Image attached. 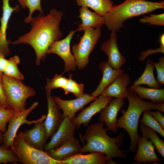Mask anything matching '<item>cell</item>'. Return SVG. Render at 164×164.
Instances as JSON below:
<instances>
[{"instance_id":"1","label":"cell","mask_w":164,"mask_h":164,"mask_svg":"<svg viewBox=\"0 0 164 164\" xmlns=\"http://www.w3.org/2000/svg\"><path fill=\"white\" fill-rule=\"evenodd\" d=\"M63 15L62 11L53 8L46 15L39 14L32 18L30 22L31 27L30 31L19 36L12 44H26L31 46L36 55V64L39 65L41 61L45 60L50 45L63 36L59 27Z\"/></svg>"},{"instance_id":"2","label":"cell","mask_w":164,"mask_h":164,"mask_svg":"<svg viewBox=\"0 0 164 164\" xmlns=\"http://www.w3.org/2000/svg\"><path fill=\"white\" fill-rule=\"evenodd\" d=\"M107 128H104L103 123L99 122L90 125L87 127L85 134L80 137L83 144L80 153L98 152L104 153L108 159L114 158H126L125 154L127 150L119 148L123 142L124 133L121 132L115 138H112L106 133Z\"/></svg>"},{"instance_id":"3","label":"cell","mask_w":164,"mask_h":164,"mask_svg":"<svg viewBox=\"0 0 164 164\" xmlns=\"http://www.w3.org/2000/svg\"><path fill=\"white\" fill-rule=\"evenodd\" d=\"M127 98L128 101V109L126 111L123 109L120 110L122 115L117 119L116 125L127 132L130 138L131 144L127 151L135 153L137 150L138 139L140 136L138 129V121L142 113L144 110L156 109L164 112V104L143 101L134 92L129 89Z\"/></svg>"},{"instance_id":"4","label":"cell","mask_w":164,"mask_h":164,"mask_svg":"<svg viewBox=\"0 0 164 164\" xmlns=\"http://www.w3.org/2000/svg\"><path fill=\"white\" fill-rule=\"evenodd\" d=\"M164 8V1L152 2L145 0H125L121 4L113 5L103 16L104 24L109 31L118 32L124 28L123 23L132 17Z\"/></svg>"},{"instance_id":"5","label":"cell","mask_w":164,"mask_h":164,"mask_svg":"<svg viewBox=\"0 0 164 164\" xmlns=\"http://www.w3.org/2000/svg\"><path fill=\"white\" fill-rule=\"evenodd\" d=\"M2 79L8 105L15 113L25 109L27 99L35 96V90L24 84L21 80L3 74Z\"/></svg>"},{"instance_id":"6","label":"cell","mask_w":164,"mask_h":164,"mask_svg":"<svg viewBox=\"0 0 164 164\" xmlns=\"http://www.w3.org/2000/svg\"><path fill=\"white\" fill-rule=\"evenodd\" d=\"M10 149L24 164H61L50 157L43 150L35 148L26 142L19 134L15 137Z\"/></svg>"},{"instance_id":"7","label":"cell","mask_w":164,"mask_h":164,"mask_svg":"<svg viewBox=\"0 0 164 164\" xmlns=\"http://www.w3.org/2000/svg\"><path fill=\"white\" fill-rule=\"evenodd\" d=\"M79 43L74 45L72 51L75 58L77 67L79 70L84 69L89 61V56L101 36V29L90 27L84 30Z\"/></svg>"},{"instance_id":"8","label":"cell","mask_w":164,"mask_h":164,"mask_svg":"<svg viewBox=\"0 0 164 164\" xmlns=\"http://www.w3.org/2000/svg\"><path fill=\"white\" fill-rule=\"evenodd\" d=\"M38 104V101L34 102L29 108L15 113L9 119L7 128L3 134V138L1 146L6 149L10 148L12 144L18 129L22 125L26 124L30 125L32 124L43 121L45 119L46 115L43 114L40 118L36 120L29 121L27 120V116Z\"/></svg>"},{"instance_id":"9","label":"cell","mask_w":164,"mask_h":164,"mask_svg":"<svg viewBox=\"0 0 164 164\" xmlns=\"http://www.w3.org/2000/svg\"><path fill=\"white\" fill-rule=\"evenodd\" d=\"M76 31V30H72L64 39L53 42L47 52V55L54 53L63 60L65 63L64 73L75 70L77 67L75 57L70 50V41Z\"/></svg>"},{"instance_id":"10","label":"cell","mask_w":164,"mask_h":164,"mask_svg":"<svg viewBox=\"0 0 164 164\" xmlns=\"http://www.w3.org/2000/svg\"><path fill=\"white\" fill-rule=\"evenodd\" d=\"M76 128L71 119L67 117H64L58 129L51 137L50 141L45 144L43 150L47 152L54 150L73 138Z\"/></svg>"},{"instance_id":"11","label":"cell","mask_w":164,"mask_h":164,"mask_svg":"<svg viewBox=\"0 0 164 164\" xmlns=\"http://www.w3.org/2000/svg\"><path fill=\"white\" fill-rule=\"evenodd\" d=\"M48 112L44 125L46 130L47 140L56 132L64 117L60 109L51 95V92H46Z\"/></svg>"},{"instance_id":"12","label":"cell","mask_w":164,"mask_h":164,"mask_svg":"<svg viewBox=\"0 0 164 164\" xmlns=\"http://www.w3.org/2000/svg\"><path fill=\"white\" fill-rule=\"evenodd\" d=\"M52 97L60 108L63 111V117H67L71 119L75 117L77 111L97 98L87 93H84L79 98L69 100L62 99L60 97L55 95Z\"/></svg>"},{"instance_id":"13","label":"cell","mask_w":164,"mask_h":164,"mask_svg":"<svg viewBox=\"0 0 164 164\" xmlns=\"http://www.w3.org/2000/svg\"><path fill=\"white\" fill-rule=\"evenodd\" d=\"M3 10L2 17L0 19L1 26L0 28V54L5 57L10 54L11 50L9 45L11 43V40L6 39V30L8 24L10 17L14 12H19L20 6L16 5L14 7L10 6L9 0H2Z\"/></svg>"},{"instance_id":"14","label":"cell","mask_w":164,"mask_h":164,"mask_svg":"<svg viewBox=\"0 0 164 164\" xmlns=\"http://www.w3.org/2000/svg\"><path fill=\"white\" fill-rule=\"evenodd\" d=\"M110 38L102 44L101 49L108 57L107 62L114 69L118 70L126 62L125 57L120 52L117 44V36L112 31Z\"/></svg>"},{"instance_id":"15","label":"cell","mask_w":164,"mask_h":164,"mask_svg":"<svg viewBox=\"0 0 164 164\" xmlns=\"http://www.w3.org/2000/svg\"><path fill=\"white\" fill-rule=\"evenodd\" d=\"M112 97H105L100 95L89 106L82 109L76 117L71 119L78 129L82 124L88 125L93 116L107 105L112 99Z\"/></svg>"},{"instance_id":"16","label":"cell","mask_w":164,"mask_h":164,"mask_svg":"<svg viewBox=\"0 0 164 164\" xmlns=\"http://www.w3.org/2000/svg\"><path fill=\"white\" fill-rule=\"evenodd\" d=\"M125 103L122 99H112L108 104L99 112L98 119L100 122H104L107 126V130L114 132H118L116 125L118 113Z\"/></svg>"},{"instance_id":"17","label":"cell","mask_w":164,"mask_h":164,"mask_svg":"<svg viewBox=\"0 0 164 164\" xmlns=\"http://www.w3.org/2000/svg\"><path fill=\"white\" fill-rule=\"evenodd\" d=\"M18 134L30 145L37 149L43 150L47 140V132L44 121L35 123L33 128L20 132Z\"/></svg>"},{"instance_id":"18","label":"cell","mask_w":164,"mask_h":164,"mask_svg":"<svg viewBox=\"0 0 164 164\" xmlns=\"http://www.w3.org/2000/svg\"><path fill=\"white\" fill-rule=\"evenodd\" d=\"M61 162V164L117 163L111 159H108L104 153L98 152H93L87 155L77 153L64 158Z\"/></svg>"},{"instance_id":"19","label":"cell","mask_w":164,"mask_h":164,"mask_svg":"<svg viewBox=\"0 0 164 164\" xmlns=\"http://www.w3.org/2000/svg\"><path fill=\"white\" fill-rule=\"evenodd\" d=\"M130 83L129 75L124 72L110 84L101 95L104 97L124 100L127 97V87Z\"/></svg>"},{"instance_id":"20","label":"cell","mask_w":164,"mask_h":164,"mask_svg":"<svg viewBox=\"0 0 164 164\" xmlns=\"http://www.w3.org/2000/svg\"><path fill=\"white\" fill-rule=\"evenodd\" d=\"M99 68L103 74L102 77L96 90L90 94L96 97L100 96L110 84L125 71L122 69L118 70L114 69L107 62L104 61L100 62Z\"/></svg>"},{"instance_id":"21","label":"cell","mask_w":164,"mask_h":164,"mask_svg":"<svg viewBox=\"0 0 164 164\" xmlns=\"http://www.w3.org/2000/svg\"><path fill=\"white\" fill-rule=\"evenodd\" d=\"M137 143L138 149L134 159L138 163L160 161V159L155 154L154 147L151 140L139 136Z\"/></svg>"},{"instance_id":"22","label":"cell","mask_w":164,"mask_h":164,"mask_svg":"<svg viewBox=\"0 0 164 164\" xmlns=\"http://www.w3.org/2000/svg\"><path fill=\"white\" fill-rule=\"evenodd\" d=\"M82 148L79 141L74 137L58 148L46 152L53 159L61 161L68 156L80 153Z\"/></svg>"},{"instance_id":"23","label":"cell","mask_w":164,"mask_h":164,"mask_svg":"<svg viewBox=\"0 0 164 164\" xmlns=\"http://www.w3.org/2000/svg\"><path fill=\"white\" fill-rule=\"evenodd\" d=\"M79 17L82 21L81 24H79L76 31L84 30L90 28H101L104 24L103 16L96 12L90 10L87 7L82 6L79 9Z\"/></svg>"},{"instance_id":"24","label":"cell","mask_w":164,"mask_h":164,"mask_svg":"<svg viewBox=\"0 0 164 164\" xmlns=\"http://www.w3.org/2000/svg\"><path fill=\"white\" fill-rule=\"evenodd\" d=\"M152 60L148 59L146 66L142 75L134 82L133 85L128 89L142 84L147 85L150 87L160 89L161 86L158 83L154 74V66L152 63Z\"/></svg>"},{"instance_id":"25","label":"cell","mask_w":164,"mask_h":164,"mask_svg":"<svg viewBox=\"0 0 164 164\" xmlns=\"http://www.w3.org/2000/svg\"><path fill=\"white\" fill-rule=\"evenodd\" d=\"M128 89L137 94L141 99H148L155 103L164 102V88H146L138 85Z\"/></svg>"},{"instance_id":"26","label":"cell","mask_w":164,"mask_h":164,"mask_svg":"<svg viewBox=\"0 0 164 164\" xmlns=\"http://www.w3.org/2000/svg\"><path fill=\"white\" fill-rule=\"evenodd\" d=\"M77 5L89 7L99 15L103 16L114 5L110 0H76Z\"/></svg>"},{"instance_id":"27","label":"cell","mask_w":164,"mask_h":164,"mask_svg":"<svg viewBox=\"0 0 164 164\" xmlns=\"http://www.w3.org/2000/svg\"><path fill=\"white\" fill-rule=\"evenodd\" d=\"M142 137L147 139H150L154 144V146L157 152L164 158V142L159 137L154 130L148 126L140 125Z\"/></svg>"},{"instance_id":"28","label":"cell","mask_w":164,"mask_h":164,"mask_svg":"<svg viewBox=\"0 0 164 164\" xmlns=\"http://www.w3.org/2000/svg\"><path fill=\"white\" fill-rule=\"evenodd\" d=\"M20 62V59L17 56L10 58L8 60L7 64L3 72V74L18 80H24V77L18 67Z\"/></svg>"},{"instance_id":"29","label":"cell","mask_w":164,"mask_h":164,"mask_svg":"<svg viewBox=\"0 0 164 164\" xmlns=\"http://www.w3.org/2000/svg\"><path fill=\"white\" fill-rule=\"evenodd\" d=\"M23 9H29V13L24 20V22L29 23L32 19V15L36 10H38L40 14H43V11L41 6V0H17Z\"/></svg>"},{"instance_id":"30","label":"cell","mask_w":164,"mask_h":164,"mask_svg":"<svg viewBox=\"0 0 164 164\" xmlns=\"http://www.w3.org/2000/svg\"><path fill=\"white\" fill-rule=\"evenodd\" d=\"M64 72L60 75L56 74L52 79H46V85L45 86L46 92H51L54 89L60 88L63 89L69 81V79L63 77Z\"/></svg>"},{"instance_id":"31","label":"cell","mask_w":164,"mask_h":164,"mask_svg":"<svg viewBox=\"0 0 164 164\" xmlns=\"http://www.w3.org/2000/svg\"><path fill=\"white\" fill-rule=\"evenodd\" d=\"M69 81L63 89L64 91L65 94L67 95L70 93H71L76 98L81 97L84 94V84L78 83L72 79V74L69 73Z\"/></svg>"},{"instance_id":"32","label":"cell","mask_w":164,"mask_h":164,"mask_svg":"<svg viewBox=\"0 0 164 164\" xmlns=\"http://www.w3.org/2000/svg\"><path fill=\"white\" fill-rule=\"evenodd\" d=\"M143 112V116L139 122L153 129L164 137V130L159 123L154 118L148 111L144 110Z\"/></svg>"},{"instance_id":"33","label":"cell","mask_w":164,"mask_h":164,"mask_svg":"<svg viewBox=\"0 0 164 164\" xmlns=\"http://www.w3.org/2000/svg\"><path fill=\"white\" fill-rule=\"evenodd\" d=\"M15 113L13 110L0 106V131L5 133L6 125L9 119Z\"/></svg>"},{"instance_id":"34","label":"cell","mask_w":164,"mask_h":164,"mask_svg":"<svg viewBox=\"0 0 164 164\" xmlns=\"http://www.w3.org/2000/svg\"><path fill=\"white\" fill-rule=\"evenodd\" d=\"M144 16L139 20L140 22L143 24L155 26H164V14L158 15L149 14Z\"/></svg>"},{"instance_id":"35","label":"cell","mask_w":164,"mask_h":164,"mask_svg":"<svg viewBox=\"0 0 164 164\" xmlns=\"http://www.w3.org/2000/svg\"><path fill=\"white\" fill-rule=\"evenodd\" d=\"M18 162L17 157L10 149H6L0 146V164L16 163Z\"/></svg>"},{"instance_id":"36","label":"cell","mask_w":164,"mask_h":164,"mask_svg":"<svg viewBox=\"0 0 164 164\" xmlns=\"http://www.w3.org/2000/svg\"><path fill=\"white\" fill-rule=\"evenodd\" d=\"M152 63L157 71V81L162 86L164 84V57H160L159 62L156 63L152 61Z\"/></svg>"},{"instance_id":"37","label":"cell","mask_w":164,"mask_h":164,"mask_svg":"<svg viewBox=\"0 0 164 164\" xmlns=\"http://www.w3.org/2000/svg\"><path fill=\"white\" fill-rule=\"evenodd\" d=\"M160 47L156 50L152 49H148L146 51H142L140 54V56L138 58L139 60L140 61H143L146 57L152 53L157 52H161L164 53V34H162L160 36L159 38Z\"/></svg>"},{"instance_id":"38","label":"cell","mask_w":164,"mask_h":164,"mask_svg":"<svg viewBox=\"0 0 164 164\" xmlns=\"http://www.w3.org/2000/svg\"><path fill=\"white\" fill-rule=\"evenodd\" d=\"M2 73L0 72V106L9 109L8 105L2 79Z\"/></svg>"},{"instance_id":"39","label":"cell","mask_w":164,"mask_h":164,"mask_svg":"<svg viewBox=\"0 0 164 164\" xmlns=\"http://www.w3.org/2000/svg\"><path fill=\"white\" fill-rule=\"evenodd\" d=\"M154 118L158 122L162 128L164 130V117L160 111L152 112L150 110L148 111Z\"/></svg>"},{"instance_id":"40","label":"cell","mask_w":164,"mask_h":164,"mask_svg":"<svg viewBox=\"0 0 164 164\" xmlns=\"http://www.w3.org/2000/svg\"><path fill=\"white\" fill-rule=\"evenodd\" d=\"M8 63V60L0 54V72L3 73Z\"/></svg>"},{"instance_id":"41","label":"cell","mask_w":164,"mask_h":164,"mask_svg":"<svg viewBox=\"0 0 164 164\" xmlns=\"http://www.w3.org/2000/svg\"><path fill=\"white\" fill-rule=\"evenodd\" d=\"M3 138L2 132L0 131V144L2 143L3 141Z\"/></svg>"}]
</instances>
